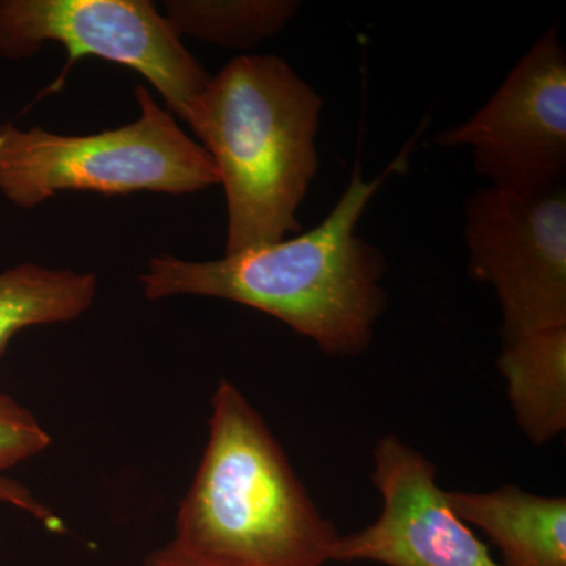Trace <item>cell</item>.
Wrapping results in <instances>:
<instances>
[{
	"label": "cell",
	"mask_w": 566,
	"mask_h": 566,
	"mask_svg": "<svg viewBox=\"0 0 566 566\" xmlns=\"http://www.w3.org/2000/svg\"><path fill=\"white\" fill-rule=\"evenodd\" d=\"M406 153L365 180L359 164L348 188L315 229L263 248L191 262L153 256L140 275L150 301L205 296L255 308L315 342L327 356H359L370 348L386 312V256L357 234L365 208L394 174Z\"/></svg>",
	"instance_id": "cell-1"
},
{
	"label": "cell",
	"mask_w": 566,
	"mask_h": 566,
	"mask_svg": "<svg viewBox=\"0 0 566 566\" xmlns=\"http://www.w3.org/2000/svg\"><path fill=\"white\" fill-rule=\"evenodd\" d=\"M323 99L277 55H240L208 82L186 123L202 142L227 200L226 255L301 233L319 169Z\"/></svg>",
	"instance_id": "cell-2"
},
{
	"label": "cell",
	"mask_w": 566,
	"mask_h": 566,
	"mask_svg": "<svg viewBox=\"0 0 566 566\" xmlns=\"http://www.w3.org/2000/svg\"><path fill=\"white\" fill-rule=\"evenodd\" d=\"M338 538L263 417L237 386L219 382L174 545L230 566H324Z\"/></svg>",
	"instance_id": "cell-3"
},
{
	"label": "cell",
	"mask_w": 566,
	"mask_h": 566,
	"mask_svg": "<svg viewBox=\"0 0 566 566\" xmlns=\"http://www.w3.org/2000/svg\"><path fill=\"white\" fill-rule=\"evenodd\" d=\"M139 117L95 134H57L0 125V193L32 210L63 191L104 196L193 193L219 185L211 156L150 91L137 85Z\"/></svg>",
	"instance_id": "cell-4"
},
{
	"label": "cell",
	"mask_w": 566,
	"mask_h": 566,
	"mask_svg": "<svg viewBox=\"0 0 566 566\" xmlns=\"http://www.w3.org/2000/svg\"><path fill=\"white\" fill-rule=\"evenodd\" d=\"M50 41L71 62L98 57L137 71L185 122L211 80L147 0H0V57H33Z\"/></svg>",
	"instance_id": "cell-5"
},
{
	"label": "cell",
	"mask_w": 566,
	"mask_h": 566,
	"mask_svg": "<svg viewBox=\"0 0 566 566\" xmlns=\"http://www.w3.org/2000/svg\"><path fill=\"white\" fill-rule=\"evenodd\" d=\"M469 274L493 286L502 338L566 326V193L479 189L465 203Z\"/></svg>",
	"instance_id": "cell-6"
},
{
	"label": "cell",
	"mask_w": 566,
	"mask_h": 566,
	"mask_svg": "<svg viewBox=\"0 0 566 566\" xmlns=\"http://www.w3.org/2000/svg\"><path fill=\"white\" fill-rule=\"evenodd\" d=\"M433 142L471 148L475 172L491 188L513 193L558 188L566 170V52L557 29L521 57L482 109Z\"/></svg>",
	"instance_id": "cell-7"
},
{
	"label": "cell",
	"mask_w": 566,
	"mask_h": 566,
	"mask_svg": "<svg viewBox=\"0 0 566 566\" xmlns=\"http://www.w3.org/2000/svg\"><path fill=\"white\" fill-rule=\"evenodd\" d=\"M371 482L382 509L370 526L340 535L333 562L386 566H502L457 516L438 469L397 434L379 439Z\"/></svg>",
	"instance_id": "cell-8"
},
{
	"label": "cell",
	"mask_w": 566,
	"mask_h": 566,
	"mask_svg": "<svg viewBox=\"0 0 566 566\" xmlns=\"http://www.w3.org/2000/svg\"><path fill=\"white\" fill-rule=\"evenodd\" d=\"M449 504L501 551L502 566H566V499L516 485L488 493L449 491Z\"/></svg>",
	"instance_id": "cell-9"
},
{
	"label": "cell",
	"mask_w": 566,
	"mask_h": 566,
	"mask_svg": "<svg viewBox=\"0 0 566 566\" xmlns=\"http://www.w3.org/2000/svg\"><path fill=\"white\" fill-rule=\"evenodd\" d=\"M517 427L531 441L549 444L566 430V326L504 342L497 360Z\"/></svg>",
	"instance_id": "cell-10"
},
{
	"label": "cell",
	"mask_w": 566,
	"mask_h": 566,
	"mask_svg": "<svg viewBox=\"0 0 566 566\" xmlns=\"http://www.w3.org/2000/svg\"><path fill=\"white\" fill-rule=\"evenodd\" d=\"M98 293L93 273L21 263L0 273V356L20 331L70 323L91 311Z\"/></svg>",
	"instance_id": "cell-11"
},
{
	"label": "cell",
	"mask_w": 566,
	"mask_h": 566,
	"mask_svg": "<svg viewBox=\"0 0 566 566\" xmlns=\"http://www.w3.org/2000/svg\"><path fill=\"white\" fill-rule=\"evenodd\" d=\"M166 20L178 35L222 48L255 46L296 17L293 0H169Z\"/></svg>",
	"instance_id": "cell-12"
},
{
	"label": "cell",
	"mask_w": 566,
	"mask_h": 566,
	"mask_svg": "<svg viewBox=\"0 0 566 566\" xmlns=\"http://www.w3.org/2000/svg\"><path fill=\"white\" fill-rule=\"evenodd\" d=\"M50 444L51 436L36 417L0 392V471L39 455Z\"/></svg>",
	"instance_id": "cell-13"
},
{
	"label": "cell",
	"mask_w": 566,
	"mask_h": 566,
	"mask_svg": "<svg viewBox=\"0 0 566 566\" xmlns=\"http://www.w3.org/2000/svg\"><path fill=\"white\" fill-rule=\"evenodd\" d=\"M0 502L18 506L22 512L41 521V524L50 531L62 532L65 528L63 521L54 510L40 502L22 483L6 479V476H0Z\"/></svg>",
	"instance_id": "cell-14"
},
{
	"label": "cell",
	"mask_w": 566,
	"mask_h": 566,
	"mask_svg": "<svg viewBox=\"0 0 566 566\" xmlns=\"http://www.w3.org/2000/svg\"><path fill=\"white\" fill-rule=\"evenodd\" d=\"M144 566H230L216 564V562L205 560V558L191 556L185 553L180 547L175 546L172 542L169 545L153 551L150 556L145 558Z\"/></svg>",
	"instance_id": "cell-15"
}]
</instances>
